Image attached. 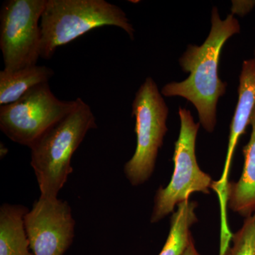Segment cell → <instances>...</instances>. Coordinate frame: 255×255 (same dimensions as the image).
Masks as SVG:
<instances>
[{
    "label": "cell",
    "instance_id": "7",
    "mask_svg": "<svg viewBox=\"0 0 255 255\" xmlns=\"http://www.w3.org/2000/svg\"><path fill=\"white\" fill-rule=\"evenodd\" d=\"M47 0H7L0 11V49L4 69L37 65L41 57V21Z\"/></svg>",
    "mask_w": 255,
    "mask_h": 255
},
{
    "label": "cell",
    "instance_id": "2",
    "mask_svg": "<svg viewBox=\"0 0 255 255\" xmlns=\"http://www.w3.org/2000/svg\"><path fill=\"white\" fill-rule=\"evenodd\" d=\"M90 106L80 99L76 108L32 144L31 165L41 196L58 197L70 174L71 159L89 130L97 128Z\"/></svg>",
    "mask_w": 255,
    "mask_h": 255
},
{
    "label": "cell",
    "instance_id": "11",
    "mask_svg": "<svg viewBox=\"0 0 255 255\" xmlns=\"http://www.w3.org/2000/svg\"><path fill=\"white\" fill-rule=\"evenodd\" d=\"M28 211L21 205L4 204L0 209V255H33L24 228Z\"/></svg>",
    "mask_w": 255,
    "mask_h": 255
},
{
    "label": "cell",
    "instance_id": "16",
    "mask_svg": "<svg viewBox=\"0 0 255 255\" xmlns=\"http://www.w3.org/2000/svg\"><path fill=\"white\" fill-rule=\"evenodd\" d=\"M183 255H201L199 254V252L196 249L195 245H194V241H191L190 244L188 246L187 250L184 252Z\"/></svg>",
    "mask_w": 255,
    "mask_h": 255
},
{
    "label": "cell",
    "instance_id": "4",
    "mask_svg": "<svg viewBox=\"0 0 255 255\" xmlns=\"http://www.w3.org/2000/svg\"><path fill=\"white\" fill-rule=\"evenodd\" d=\"M137 145L124 166V173L132 186L148 180L155 169L159 149L167 132L169 109L153 79L148 77L138 89L132 102Z\"/></svg>",
    "mask_w": 255,
    "mask_h": 255
},
{
    "label": "cell",
    "instance_id": "8",
    "mask_svg": "<svg viewBox=\"0 0 255 255\" xmlns=\"http://www.w3.org/2000/svg\"><path fill=\"white\" fill-rule=\"evenodd\" d=\"M23 221L33 255H64L73 243L75 222L67 201L41 196Z\"/></svg>",
    "mask_w": 255,
    "mask_h": 255
},
{
    "label": "cell",
    "instance_id": "10",
    "mask_svg": "<svg viewBox=\"0 0 255 255\" xmlns=\"http://www.w3.org/2000/svg\"><path fill=\"white\" fill-rule=\"evenodd\" d=\"M249 142L243 148L244 167L238 182H228L222 195L228 207L243 217L255 215V109L251 121Z\"/></svg>",
    "mask_w": 255,
    "mask_h": 255
},
{
    "label": "cell",
    "instance_id": "12",
    "mask_svg": "<svg viewBox=\"0 0 255 255\" xmlns=\"http://www.w3.org/2000/svg\"><path fill=\"white\" fill-rule=\"evenodd\" d=\"M54 71L43 65L0 71V105L13 103L31 89L49 82Z\"/></svg>",
    "mask_w": 255,
    "mask_h": 255
},
{
    "label": "cell",
    "instance_id": "9",
    "mask_svg": "<svg viewBox=\"0 0 255 255\" xmlns=\"http://www.w3.org/2000/svg\"><path fill=\"white\" fill-rule=\"evenodd\" d=\"M255 109V59L243 62L240 85L238 87V102L231 127L228 140L227 156L222 177L219 182H214L213 189L221 193L227 184V177L231 166L233 153L237 147L238 140L246 132L247 127L251 124L252 115Z\"/></svg>",
    "mask_w": 255,
    "mask_h": 255
},
{
    "label": "cell",
    "instance_id": "14",
    "mask_svg": "<svg viewBox=\"0 0 255 255\" xmlns=\"http://www.w3.org/2000/svg\"><path fill=\"white\" fill-rule=\"evenodd\" d=\"M232 242L220 255H255V215L246 218L241 229L233 235Z\"/></svg>",
    "mask_w": 255,
    "mask_h": 255
},
{
    "label": "cell",
    "instance_id": "13",
    "mask_svg": "<svg viewBox=\"0 0 255 255\" xmlns=\"http://www.w3.org/2000/svg\"><path fill=\"white\" fill-rule=\"evenodd\" d=\"M177 207L171 218L168 237L158 255H183L193 240L191 228L197 222V203L189 199Z\"/></svg>",
    "mask_w": 255,
    "mask_h": 255
},
{
    "label": "cell",
    "instance_id": "5",
    "mask_svg": "<svg viewBox=\"0 0 255 255\" xmlns=\"http://www.w3.org/2000/svg\"><path fill=\"white\" fill-rule=\"evenodd\" d=\"M180 130L174 144V168L170 182L156 192L150 221L159 222L173 212L174 208L195 192L209 194L214 181L203 172L196 156V141L200 123H195L190 111L180 107Z\"/></svg>",
    "mask_w": 255,
    "mask_h": 255
},
{
    "label": "cell",
    "instance_id": "6",
    "mask_svg": "<svg viewBox=\"0 0 255 255\" xmlns=\"http://www.w3.org/2000/svg\"><path fill=\"white\" fill-rule=\"evenodd\" d=\"M80 100H60L52 92L48 82L41 84L16 102L0 106V129L13 142L30 147L50 127L71 113Z\"/></svg>",
    "mask_w": 255,
    "mask_h": 255
},
{
    "label": "cell",
    "instance_id": "15",
    "mask_svg": "<svg viewBox=\"0 0 255 255\" xmlns=\"http://www.w3.org/2000/svg\"><path fill=\"white\" fill-rule=\"evenodd\" d=\"M255 6V1H240L233 4V14L243 16L249 13Z\"/></svg>",
    "mask_w": 255,
    "mask_h": 255
},
{
    "label": "cell",
    "instance_id": "1",
    "mask_svg": "<svg viewBox=\"0 0 255 255\" xmlns=\"http://www.w3.org/2000/svg\"><path fill=\"white\" fill-rule=\"evenodd\" d=\"M240 31L241 26L234 14L222 19L217 7L213 8L209 36L200 46L189 45L179 58L182 70L190 75L184 81L167 83L161 91L165 97H181L192 103L199 114V123L207 132L214 130L216 107L227 87L219 75L221 50L226 42Z\"/></svg>",
    "mask_w": 255,
    "mask_h": 255
},
{
    "label": "cell",
    "instance_id": "17",
    "mask_svg": "<svg viewBox=\"0 0 255 255\" xmlns=\"http://www.w3.org/2000/svg\"></svg>",
    "mask_w": 255,
    "mask_h": 255
},
{
    "label": "cell",
    "instance_id": "3",
    "mask_svg": "<svg viewBox=\"0 0 255 255\" xmlns=\"http://www.w3.org/2000/svg\"><path fill=\"white\" fill-rule=\"evenodd\" d=\"M117 26L131 39L134 30L123 10L105 0H47L41 18V57L49 60L59 46L95 28Z\"/></svg>",
    "mask_w": 255,
    "mask_h": 255
}]
</instances>
